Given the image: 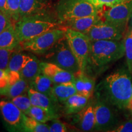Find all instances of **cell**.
I'll use <instances>...</instances> for the list:
<instances>
[{
    "label": "cell",
    "instance_id": "obj_1",
    "mask_svg": "<svg viewBox=\"0 0 132 132\" xmlns=\"http://www.w3.org/2000/svg\"><path fill=\"white\" fill-rule=\"evenodd\" d=\"M131 75L128 69H121L110 73L97 86V98L120 110L127 108L132 95Z\"/></svg>",
    "mask_w": 132,
    "mask_h": 132
},
{
    "label": "cell",
    "instance_id": "obj_2",
    "mask_svg": "<svg viewBox=\"0 0 132 132\" xmlns=\"http://www.w3.org/2000/svg\"><path fill=\"white\" fill-rule=\"evenodd\" d=\"M14 25L20 44L51 29L61 27L58 19L53 17L49 12L21 17Z\"/></svg>",
    "mask_w": 132,
    "mask_h": 132
},
{
    "label": "cell",
    "instance_id": "obj_3",
    "mask_svg": "<svg viewBox=\"0 0 132 132\" xmlns=\"http://www.w3.org/2000/svg\"><path fill=\"white\" fill-rule=\"evenodd\" d=\"M124 55L123 40L90 41L87 65L101 69L121 59Z\"/></svg>",
    "mask_w": 132,
    "mask_h": 132
},
{
    "label": "cell",
    "instance_id": "obj_4",
    "mask_svg": "<svg viewBox=\"0 0 132 132\" xmlns=\"http://www.w3.org/2000/svg\"><path fill=\"white\" fill-rule=\"evenodd\" d=\"M54 9L59 23L69 19L98 14L100 11L87 0H58Z\"/></svg>",
    "mask_w": 132,
    "mask_h": 132
},
{
    "label": "cell",
    "instance_id": "obj_5",
    "mask_svg": "<svg viewBox=\"0 0 132 132\" xmlns=\"http://www.w3.org/2000/svg\"><path fill=\"white\" fill-rule=\"evenodd\" d=\"M43 55L46 62L53 63L71 73L75 74L81 71L65 36Z\"/></svg>",
    "mask_w": 132,
    "mask_h": 132
},
{
    "label": "cell",
    "instance_id": "obj_6",
    "mask_svg": "<svg viewBox=\"0 0 132 132\" xmlns=\"http://www.w3.org/2000/svg\"><path fill=\"white\" fill-rule=\"evenodd\" d=\"M65 31L63 27L51 29L31 40L21 43L20 48L22 50L37 54H44L65 36Z\"/></svg>",
    "mask_w": 132,
    "mask_h": 132
},
{
    "label": "cell",
    "instance_id": "obj_7",
    "mask_svg": "<svg viewBox=\"0 0 132 132\" xmlns=\"http://www.w3.org/2000/svg\"><path fill=\"white\" fill-rule=\"evenodd\" d=\"M65 29V37L77 59L80 70L86 72L88 64L90 40L85 34L69 28Z\"/></svg>",
    "mask_w": 132,
    "mask_h": 132
},
{
    "label": "cell",
    "instance_id": "obj_8",
    "mask_svg": "<svg viewBox=\"0 0 132 132\" xmlns=\"http://www.w3.org/2000/svg\"><path fill=\"white\" fill-rule=\"evenodd\" d=\"M110 103L97 98L94 105L95 122L94 129L97 131H113L119 123L116 112Z\"/></svg>",
    "mask_w": 132,
    "mask_h": 132
},
{
    "label": "cell",
    "instance_id": "obj_9",
    "mask_svg": "<svg viewBox=\"0 0 132 132\" xmlns=\"http://www.w3.org/2000/svg\"><path fill=\"white\" fill-rule=\"evenodd\" d=\"M102 16L104 21L125 31V26L132 15V0H123L111 7H105Z\"/></svg>",
    "mask_w": 132,
    "mask_h": 132
},
{
    "label": "cell",
    "instance_id": "obj_10",
    "mask_svg": "<svg viewBox=\"0 0 132 132\" xmlns=\"http://www.w3.org/2000/svg\"><path fill=\"white\" fill-rule=\"evenodd\" d=\"M124 31L101 20L89 30L86 35L90 41L120 40Z\"/></svg>",
    "mask_w": 132,
    "mask_h": 132
},
{
    "label": "cell",
    "instance_id": "obj_11",
    "mask_svg": "<svg viewBox=\"0 0 132 132\" xmlns=\"http://www.w3.org/2000/svg\"><path fill=\"white\" fill-rule=\"evenodd\" d=\"M0 111L4 121L12 129L22 130L24 113L9 100L0 101Z\"/></svg>",
    "mask_w": 132,
    "mask_h": 132
},
{
    "label": "cell",
    "instance_id": "obj_12",
    "mask_svg": "<svg viewBox=\"0 0 132 132\" xmlns=\"http://www.w3.org/2000/svg\"><path fill=\"white\" fill-rule=\"evenodd\" d=\"M40 65L41 72L48 77L54 84L74 81L75 75L73 73L56 64L48 62H40Z\"/></svg>",
    "mask_w": 132,
    "mask_h": 132
},
{
    "label": "cell",
    "instance_id": "obj_13",
    "mask_svg": "<svg viewBox=\"0 0 132 132\" xmlns=\"http://www.w3.org/2000/svg\"><path fill=\"white\" fill-rule=\"evenodd\" d=\"M102 20L101 15L98 14L83 16L67 20L60 23V26L65 28H69L86 34L89 30Z\"/></svg>",
    "mask_w": 132,
    "mask_h": 132
},
{
    "label": "cell",
    "instance_id": "obj_14",
    "mask_svg": "<svg viewBox=\"0 0 132 132\" xmlns=\"http://www.w3.org/2000/svg\"><path fill=\"white\" fill-rule=\"evenodd\" d=\"M52 1L53 0H21L20 7V18L32 15L48 13Z\"/></svg>",
    "mask_w": 132,
    "mask_h": 132
},
{
    "label": "cell",
    "instance_id": "obj_15",
    "mask_svg": "<svg viewBox=\"0 0 132 132\" xmlns=\"http://www.w3.org/2000/svg\"><path fill=\"white\" fill-rule=\"evenodd\" d=\"M28 95L32 106L40 107L59 116V103L52 97L29 87Z\"/></svg>",
    "mask_w": 132,
    "mask_h": 132
},
{
    "label": "cell",
    "instance_id": "obj_16",
    "mask_svg": "<svg viewBox=\"0 0 132 132\" xmlns=\"http://www.w3.org/2000/svg\"><path fill=\"white\" fill-rule=\"evenodd\" d=\"M7 72L9 77V87L6 96L12 98L18 95L28 93L29 84L21 77L20 73L14 71Z\"/></svg>",
    "mask_w": 132,
    "mask_h": 132
},
{
    "label": "cell",
    "instance_id": "obj_17",
    "mask_svg": "<svg viewBox=\"0 0 132 132\" xmlns=\"http://www.w3.org/2000/svg\"><path fill=\"white\" fill-rule=\"evenodd\" d=\"M75 115V122L80 130L89 131L94 129L95 122L94 105H87L83 110Z\"/></svg>",
    "mask_w": 132,
    "mask_h": 132
},
{
    "label": "cell",
    "instance_id": "obj_18",
    "mask_svg": "<svg viewBox=\"0 0 132 132\" xmlns=\"http://www.w3.org/2000/svg\"><path fill=\"white\" fill-rule=\"evenodd\" d=\"M75 80L73 83L77 93L90 98L92 96L95 87V81L93 78L87 75L86 72L80 71L74 74Z\"/></svg>",
    "mask_w": 132,
    "mask_h": 132
},
{
    "label": "cell",
    "instance_id": "obj_19",
    "mask_svg": "<svg viewBox=\"0 0 132 132\" xmlns=\"http://www.w3.org/2000/svg\"><path fill=\"white\" fill-rule=\"evenodd\" d=\"M89 98L79 93L72 95L62 104L64 114L65 115H73L79 113L87 106Z\"/></svg>",
    "mask_w": 132,
    "mask_h": 132
},
{
    "label": "cell",
    "instance_id": "obj_20",
    "mask_svg": "<svg viewBox=\"0 0 132 132\" xmlns=\"http://www.w3.org/2000/svg\"><path fill=\"white\" fill-rule=\"evenodd\" d=\"M76 93L77 91L73 82L54 84L52 90L53 98L60 104H63L69 97Z\"/></svg>",
    "mask_w": 132,
    "mask_h": 132
},
{
    "label": "cell",
    "instance_id": "obj_21",
    "mask_svg": "<svg viewBox=\"0 0 132 132\" xmlns=\"http://www.w3.org/2000/svg\"><path fill=\"white\" fill-rule=\"evenodd\" d=\"M20 42L16 35L14 23L0 34V48L17 50Z\"/></svg>",
    "mask_w": 132,
    "mask_h": 132
},
{
    "label": "cell",
    "instance_id": "obj_22",
    "mask_svg": "<svg viewBox=\"0 0 132 132\" xmlns=\"http://www.w3.org/2000/svg\"><path fill=\"white\" fill-rule=\"evenodd\" d=\"M53 85L52 80L41 72L29 84V87L53 98L52 94Z\"/></svg>",
    "mask_w": 132,
    "mask_h": 132
},
{
    "label": "cell",
    "instance_id": "obj_23",
    "mask_svg": "<svg viewBox=\"0 0 132 132\" xmlns=\"http://www.w3.org/2000/svg\"><path fill=\"white\" fill-rule=\"evenodd\" d=\"M40 62L37 57L32 56L20 72L21 77L30 84L39 73H41Z\"/></svg>",
    "mask_w": 132,
    "mask_h": 132
},
{
    "label": "cell",
    "instance_id": "obj_24",
    "mask_svg": "<svg viewBox=\"0 0 132 132\" xmlns=\"http://www.w3.org/2000/svg\"><path fill=\"white\" fill-rule=\"evenodd\" d=\"M25 114L43 123H47L48 122L54 119L59 118L60 116L48 111L45 109L40 108V107L32 106V105L29 109L28 111L26 112Z\"/></svg>",
    "mask_w": 132,
    "mask_h": 132
},
{
    "label": "cell",
    "instance_id": "obj_25",
    "mask_svg": "<svg viewBox=\"0 0 132 132\" xmlns=\"http://www.w3.org/2000/svg\"><path fill=\"white\" fill-rule=\"evenodd\" d=\"M22 130L28 132H50L49 126L47 123H43L23 114Z\"/></svg>",
    "mask_w": 132,
    "mask_h": 132
},
{
    "label": "cell",
    "instance_id": "obj_26",
    "mask_svg": "<svg viewBox=\"0 0 132 132\" xmlns=\"http://www.w3.org/2000/svg\"><path fill=\"white\" fill-rule=\"evenodd\" d=\"M16 51H15L11 57L7 70L14 71L20 73L32 56L23 53L17 52Z\"/></svg>",
    "mask_w": 132,
    "mask_h": 132
},
{
    "label": "cell",
    "instance_id": "obj_27",
    "mask_svg": "<svg viewBox=\"0 0 132 132\" xmlns=\"http://www.w3.org/2000/svg\"><path fill=\"white\" fill-rule=\"evenodd\" d=\"M125 55L126 56L127 67L132 75V28L125 36L124 40Z\"/></svg>",
    "mask_w": 132,
    "mask_h": 132
},
{
    "label": "cell",
    "instance_id": "obj_28",
    "mask_svg": "<svg viewBox=\"0 0 132 132\" xmlns=\"http://www.w3.org/2000/svg\"><path fill=\"white\" fill-rule=\"evenodd\" d=\"M11 101L14 103L24 114H26V112L28 111L29 109L32 106L28 93L15 97L11 98Z\"/></svg>",
    "mask_w": 132,
    "mask_h": 132
},
{
    "label": "cell",
    "instance_id": "obj_29",
    "mask_svg": "<svg viewBox=\"0 0 132 132\" xmlns=\"http://www.w3.org/2000/svg\"><path fill=\"white\" fill-rule=\"evenodd\" d=\"M21 0H7V10L9 16L14 23L17 21L20 18V7Z\"/></svg>",
    "mask_w": 132,
    "mask_h": 132
},
{
    "label": "cell",
    "instance_id": "obj_30",
    "mask_svg": "<svg viewBox=\"0 0 132 132\" xmlns=\"http://www.w3.org/2000/svg\"><path fill=\"white\" fill-rule=\"evenodd\" d=\"M15 50L0 48V69L7 70L10 59Z\"/></svg>",
    "mask_w": 132,
    "mask_h": 132
},
{
    "label": "cell",
    "instance_id": "obj_31",
    "mask_svg": "<svg viewBox=\"0 0 132 132\" xmlns=\"http://www.w3.org/2000/svg\"><path fill=\"white\" fill-rule=\"evenodd\" d=\"M9 87V77L8 72L0 69V96L6 95Z\"/></svg>",
    "mask_w": 132,
    "mask_h": 132
},
{
    "label": "cell",
    "instance_id": "obj_32",
    "mask_svg": "<svg viewBox=\"0 0 132 132\" xmlns=\"http://www.w3.org/2000/svg\"><path fill=\"white\" fill-rule=\"evenodd\" d=\"M49 126L50 132H65L68 131L66 125L57 119H54L47 123Z\"/></svg>",
    "mask_w": 132,
    "mask_h": 132
},
{
    "label": "cell",
    "instance_id": "obj_33",
    "mask_svg": "<svg viewBox=\"0 0 132 132\" xmlns=\"http://www.w3.org/2000/svg\"><path fill=\"white\" fill-rule=\"evenodd\" d=\"M87 1L93 4L95 7L101 9L105 7H111L122 2L123 0H87Z\"/></svg>",
    "mask_w": 132,
    "mask_h": 132
},
{
    "label": "cell",
    "instance_id": "obj_34",
    "mask_svg": "<svg viewBox=\"0 0 132 132\" xmlns=\"http://www.w3.org/2000/svg\"><path fill=\"white\" fill-rule=\"evenodd\" d=\"M12 23H14V22L11 17L0 11V34Z\"/></svg>",
    "mask_w": 132,
    "mask_h": 132
},
{
    "label": "cell",
    "instance_id": "obj_35",
    "mask_svg": "<svg viewBox=\"0 0 132 132\" xmlns=\"http://www.w3.org/2000/svg\"><path fill=\"white\" fill-rule=\"evenodd\" d=\"M113 131L117 132H132V120L123 122L118 125Z\"/></svg>",
    "mask_w": 132,
    "mask_h": 132
},
{
    "label": "cell",
    "instance_id": "obj_36",
    "mask_svg": "<svg viewBox=\"0 0 132 132\" xmlns=\"http://www.w3.org/2000/svg\"><path fill=\"white\" fill-rule=\"evenodd\" d=\"M0 11L9 16L7 10V0H0Z\"/></svg>",
    "mask_w": 132,
    "mask_h": 132
},
{
    "label": "cell",
    "instance_id": "obj_37",
    "mask_svg": "<svg viewBox=\"0 0 132 132\" xmlns=\"http://www.w3.org/2000/svg\"><path fill=\"white\" fill-rule=\"evenodd\" d=\"M127 109L129 110L132 113V95H131V98H130V99L129 102H128L127 108Z\"/></svg>",
    "mask_w": 132,
    "mask_h": 132
},
{
    "label": "cell",
    "instance_id": "obj_38",
    "mask_svg": "<svg viewBox=\"0 0 132 132\" xmlns=\"http://www.w3.org/2000/svg\"><path fill=\"white\" fill-rule=\"evenodd\" d=\"M131 24H132V15H131Z\"/></svg>",
    "mask_w": 132,
    "mask_h": 132
}]
</instances>
